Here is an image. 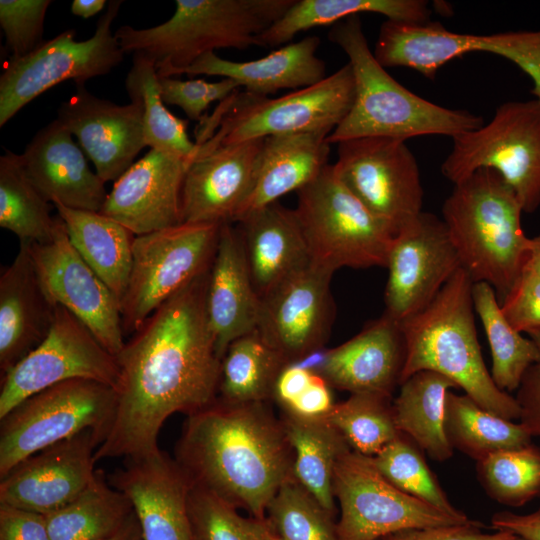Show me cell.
Returning a JSON list of instances; mask_svg holds the SVG:
<instances>
[{"instance_id": "56", "label": "cell", "mask_w": 540, "mask_h": 540, "mask_svg": "<svg viewBox=\"0 0 540 540\" xmlns=\"http://www.w3.org/2000/svg\"><path fill=\"white\" fill-rule=\"evenodd\" d=\"M106 0H74L71 4V12L84 19H88L103 10Z\"/></svg>"}, {"instance_id": "22", "label": "cell", "mask_w": 540, "mask_h": 540, "mask_svg": "<svg viewBox=\"0 0 540 540\" xmlns=\"http://www.w3.org/2000/svg\"><path fill=\"white\" fill-rule=\"evenodd\" d=\"M59 123L78 140L103 182L116 181L147 146L143 110L137 102L119 105L77 84L58 110Z\"/></svg>"}, {"instance_id": "27", "label": "cell", "mask_w": 540, "mask_h": 540, "mask_svg": "<svg viewBox=\"0 0 540 540\" xmlns=\"http://www.w3.org/2000/svg\"><path fill=\"white\" fill-rule=\"evenodd\" d=\"M260 307L239 230L232 223L222 224L206 291L208 319L221 359L234 340L257 330Z\"/></svg>"}, {"instance_id": "26", "label": "cell", "mask_w": 540, "mask_h": 540, "mask_svg": "<svg viewBox=\"0 0 540 540\" xmlns=\"http://www.w3.org/2000/svg\"><path fill=\"white\" fill-rule=\"evenodd\" d=\"M20 157L27 177L50 203L100 212L108 195L105 182L57 119L35 134Z\"/></svg>"}, {"instance_id": "17", "label": "cell", "mask_w": 540, "mask_h": 540, "mask_svg": "<svg viewBox=\"0 0 540 540\" xmlns=\"http://www.w3.org/2000/svg\"><path fill=\"white\" fill-rule=\"evenodd\" d=\"M29 246L48 299L80 319L116 356L125 344L121 303L72 246L58 214L52 240L43 244L29 243Z\"/></svg>"}, {"instance_id": "34", "label": "cell", "mask_w": 540, "mask_h": 540, "mask_svg": "<svg viewBox=\"0 0 540 540\" xmlns=\"http://www.w3.org/2000/svg\"><path fill=\"white\" fill-rule=\"evenodd\" d=\"M360 13H376L387 20L409 24L431 22L428 2L422 0H294L281 18L259 35V46L286 45L302 31L335 24Z\"/></svg>"}, {"instance_id": "1", "label": "cell", "mask_w": 540, "mask_h": 540, "mask_svg": "<svg viewBox=\"0 0 540 540\" xmlns=\"http://www.w3.org/2000/svg\"><path fill=\"white\" fill-rule=\"evenodd\" d=\"M208 274L158 307L116 355V409L96 462L159 449L170 416L192 415L217 399L222 359L206 308Z\"/></svg>"}, {"instance_id": "6", "label": "cell", "mask_w": 540, "mask_h": 540, "mask_svg": "<svg viewBox=\"0 0 540 540\" xmlns=\"http://www.w3.org/2000/svg\"><path fill=\"white\" fill-rule=\"evenodd\" d=\"M294 0H176L166 22L144 29L120 26L115 36L125 54L151 59L158 76L171 77L219 48L259 46L258 37Z\"/></svg>"}, {"instance_id": "12", "label": "cell", "mask_w": 540, "mask_h": 540, "mask_svg": "<svg viewBox=\"0 0 540 540\" xmlns=\"http://www.w3.org/2000/svg\"><path fill=\"white\" fill-rule=\"evenodd\" d=\"M122 0L108 2L92 37L75 40L76 31L67 29L18 59H9L0 76V127L48 89L66 80L76 85L106 75L124 58L111 26Z\"/></svg>"}, {"instance_id": "3", "label": "cell", "mask_w": 540, "mask_h": 540, "mask_svg": "<svg viewBox=\"0 0 540 540\" xmlns=\"http://www.w3.org/2000/svg\"><path fill=\"white\" fill-rule=\"evenodd\" d=\"M328 37L347 55L355 80L353 105L329 134L330 144L363 137L403 141L421 135L454 138L484 124L481 116L439 106L398 83L375 58L359 15L335 24Z\"/></svg>"}, {"instance_id": "32", "label": "cell", "mask_w": 540, "mask_h": 540, "mask_svg": "<svg viewBox=\"0 0 540 540\" xmlns=\"http://www.w3.org/2000/svg\"><path fill=\"white\" fill-rule=\"evenodd\" d=\"M63 220L75 250L98 277L122 301L132 266L135 235L100 212L52 204Z\"/></svg>"}, {"instance_id": "42", "label": "cell", "mask_w": 540, "mask_h": 540, "mask_svg": "<svg viewBox=\"0 0 540 540\" xmlns=\"http://www.w3.org/2000/svg\"><path fill=\"white\" fill-rule=\"evenodd\" d=\"M345 439L350 449L373 457L393 441L397 430L391 396L377 393L351 394L323 416Z\"/></svg>"}, {"instance_id": "43", "label": "cell", "mask_w": 540, "mask_h": 540, "mask_svg": "<svg viewBox=\"0 0 540 540\" xmlns=\"http://www.w3.org/2000/svg\"><path fill=\"white\" fill-rule=\"evenodd\" d=\"M478 480L493 500L520 507L540 496V448L531 443L476 462Z\"/></svg>"}, {"instance_id": "2", "label": "cell", "mask_w": 540, "mask_h": 540, "mask_svg": "<svg viewBox=\"0 0 540 540\" xmlns=\"http://www.w3.org/2000/svg\"><path fill=\"white\" fill-rule=\"evenodd\" d=\"M175 460L194 486L252 517L265 519L280 486L293 476V451L265 402L216 399L187 416Z\"/></svg>"}, {"instance_id": "5", "label": "cell", "mask_w": 540, "mask_h": 540, "mask_svg": "<svg viewBox=\"0 0 540 540\" xmlns=\"http://www.w3.org/2000/svg\"><path fill=\"white\" fill-rule=\"evenodd\" d=\"M523 209L494 170L480 168L461 182L442 207V220L473 283L486 282L500 302L525 268L531 238L523 231Z\"/></svg>"}, {"instance_id": "59", "label": "cell", "mask_w": 540, "mask_h": 540, "mask_svg": "<svg viewBox=\"0 0 540 540\" xmlns=\"http://www.w3.org/2000/svg\"><path fill=\"white\" fill-rule=\"evenodd\" d=\"M530 337L537 344V346L540 349V332L531 334Z\"/></svg>"}, {"instance_id": "41", "label": "cell", "mask_w": 540, "mask_h": 540, "mask_svg": "<svg viewBox=\"0 0 540 540\" xmlns=\"http://www.w3.org/2000/svg\"><path fill=\"white\" fill-rule=\"evenodd\" d=\"M27 177L21 157L10 150L0 156V226L20 242L52 240L55 216L51 205Z\"/></svg>"}, {"instance_id": "60", "label": "cell", "mask_w": 540, "mask_h": 540, "mask_svg": "<svg viewBox=\"0 0 540 540\" xmlns=\"http://www.w3.org/2000/svg\"><path fill=\"white\" fill-rule=\"evenodd\" d=\"M269 540H282L279 536H277L271 529L269 533Z\"/></svg>"}, {"instance_id": "16", "label": "cell", "mask_w": 540, "mask_h": 540, "mask_svg": "<svg viewBox=\"0 0 540 540\" xmlns=\"http://www.w3.org/2000/svg\"><path fill=\"white\" fill-rule=\"evenodd\" d=\"M337 152L339 179L395 235L422 212L419 168L405 141L356 138L338 143Z\"/></svg>"}, {"instance_id": "52", "label": "cell", "mask_w": 540, "mask_h": 540, "mask_svg": "<svg viewBox=\"0 0 540 540\" xmlns=\"http://www.w3.org/2000/svg\"><path fill=\"white\" fill-rule=\"evenodd\" d=\"M515 399L520 409V423L532 437H540V361L525 372Z\"/></svg>"}, {"instance_id": "53", "label": "cell", "mask_w": 540, "mask_h": 540, "mask_svg": "<svg viewBox=\"0 0 540 540\" xmlns=\"http://www.w3.org/2000/svg\"><path fill=\"white\" fill-rule=\"evenodd\" d=\"M331 386L318 373H314L309 386L284 410L303 417H322L334 406Z\"/></svg>"}, {"instance_id": "25", "label": "cell", "mask_w": 540, "mask_h": 540, "mask_svg": "<svg viewBox=\"0 0 540 540\" xmlns=\"http://www.w3.org/2000/svg\"><path fill=\"white\" fill-rule=\"evenodd\" d=\"M406 360L401 323L383 313L354 337L324 353L316 370L339 390L391 396Z\"/></svg>"}, {"instance_id": "51", "label": "cell", "mask_w": 540, "mask_h": 540, "mask_svg": "<svg viewBox=\"0 0 540 540\" xmlns=\"http://www.w3.org/2000/svg\"><path fill=\"white\" fill-rule=\"evenodd\" d=\"M0 540H51L43 514L0 505Z\"/></svg>"}, {"instance_id": "36", "label": "cell", "mask_w": 540, "mask_h": 540, "mask_svg": "<svg viewBox=\"0 0 540 540\" xmlns=\"http://www.w3.org/2000/svg\"><path fill=\"white\" fill-rule=\"evenodd\" d=\"M133 512L129 498L96 470L76 498L44 517L51 540H101L119 531Z\"/></svg>"}, {"instance_id": "19", "label": "cell", "mask_w": 540, "mask_h": 540, "mask_svg": "<svg viewBox=\"0 0 540 540\" xmlns=\"http://www.w3.org/2000/svg\"><path fill=\"white\" fill-rule=\"evenodd\" d=\"M334 271L311 262L261 298L257 332L288 364H298L326 343L335 317Z\"/></svg>"}, {"instance_id": "13", "label": "cell", "mask_w": 540, "mask_h": 540, "mask_svg": "<svg viewBox=\"0 0 540 540\" xmlns=\"http://www.w3.org/2000/svg\"><path fill=\"white\" fill-rule=\"evenodd\" d=\"M333 492L340 506L339 540H381L403 530L473 522L399 490L378 472L371 457L353 450L336 462Z\"/></svg>"}, {"instance_id": "20", "label": "cell", "mask_w": 540, "mask_h": 540, "mask_svg": "<svg viewBox=\"0 0 540 540\" xmlns=\"http://www.w3.org/2000/svg\"><path fill=\"white\" fill-rule=\"evenodd\" d=\"M103 440V434L85 430L24 459L0 478V505L43 515L65 506L94 478Z\"/></svg>"}, {"instance_id": "28", "label": "cell", "mask_w": 540, "mask_h": 540, "mask_svg": "<svg viewBox=\"0 0 540 540\" xmlns=\"http://www.w3.org/2000/svg\"><path fill=\"white\" fill-rule=\"evenodd\" d=\"M38 278L28 242L0 276V375L38 346L48 334L56 309Z\"/></svg>"}, {"instance_id": "48", "label": "cell", "mask_w": 540, "mask_h": 540, "mask_svg": "<svg viewBox=\"0 0 540 540\" xmlns=\"http://www.w3.org/2000/svg\"><path fill=\"white\" fill-rule=\"evenodd\" d=\"M158 77L163 102L179 106L189 119L198 121H202L203 113L212 102L224 101L241 87L230 78L207 82L203 79L183 81L172 77Z\"/></svg>"}, {"instance_id": "57", "label": "cell", "mask_w": 540, "mask_h": 540, "mask_svg": "<svg viewBox=\"0 0 540 540\" xmlns=\"http://www.w3.org/2000/svg\"><path fill=\"white\" fill-rule=\"evenodd\" d=\"M101 540H143L141 529L134 512L119 531Z\"/></svg>"}, {"instance_id": "55", "label": "cell", "mask_w": 540, "mask_h": 540, "mask_svg": "<svg viewBox=\"0 0 540 540\" xmlns=\"http://www.w3.org/2000/svg\"><path fill=\"white\" fill-rule=\"evenodd\" d=\"M491 524L496 530H504L526 540H540V507L526 515L509 511L493 514Z\"/></svg>"}, {"instance_id": "15", "label": "cell", "mask_w": 540, "mask_h": 540, "mask_svg": "<svg viewBox=\"0 0 540 540\" xmlns=\"http://www.w3.org/2000/svg\"><path fill=\"white\" fill-rule=\"evenodd\" d=\"M119 377L116 356L80 319L58 306L44 340L1 377L0 419L28 397L61 382L87 379L116 389Z\"/></svg>"}, {"instance_id": "46", "label": "cell", "mask_w": 540, "mask_h": 540, "mask_svg": "<svg viewBox=\"0 0 540 540\" xmlns=\"http://www.w3.org/2000/svg\"><path fill=\"white\" fill-rule=\"evenodd\" d=\"M188 506L195 540H269L266 518H246L233 505L193 484Z\"/></svg>"}, {"instance_id": "58", "label": "cell", "mask_w": 540, "mask_h": 540, "mask_svg": "<svg viewBox=\"0 0 540 540\" xmlns=\"http://www.w3.org/2000/svg\"><path fill=\"white\" fill-rule=\"evenodd\" d=\"M525 268L540 275V234L531 238Z\"/></svg>"}, {"instance_id": "8", "label": "cell", "mask_w": 540, "mask_h": 540, "mask_svg": "<svg viewBox=\"0 0 540 540\" xmlns=\"http://www.w3.org/2000/svg\"><path fill=\"white\" fill-rule=\"evenodd\" d=\"M297 195L294 212L313 263L334 272L386 267L395 234L344 185L333 165Z\"/></svg>"}, {"instance_id": "38", "label": "cell", "mask_w": 540, "mask_h": 540, "mask_svg": "<svg viewBox=\"0 0 540 540\" xmlns=\"http://www.w3.org/2000/svg\"><path fill=\"white\" fill-rule=\"evenodd\" d=\"M284 357L254 331L234 340L221 362L218 399L232 404L265 402L273 397Z\"/></svg>"}, {"instance_id": "45", "label": "cell", "mask_w": 540, "mask_h": 540, "mask_svg": "<svg viewBox=\"0 0 540 540\" xmlns=\"http://www.w3.org/2000/svg\"><path fill=\"white\" fill-rule=\"evenodd\" d=\"M265 518L282 540H339L333 516L294 476L280 486Z\"/></svg>"}, {"instance_id": "4", "label": "cell", "mask_w": 540, "mask_h": 540, "mask_svg": "<svg viewBox=\"0 0 540 540\" xmlns=\"http://www.w3.org/2000/svg\"><path fill=\"white\" fill-rule=\"evenodd\" d=\"M472 287L470 276L460 268L426 308L401 322L406 360L400 384L416 372H436L484 409L508 420L519 419L516 399L496 386L484 363Z\"/></svg>"}, {"instance_id": "49", "label": "cell", "mask_w": 540, "mask_h": 540, "mask_svg": "<svg viewBox=\"0 0 540 540\" xmlns=\"http://www.w3.org/2000/svg\"><path fill=\"white\" fill-rule=\"evenodd\" d=\"M499 304L517 332L529 335L540 332V275L523 269Z\"/></svg>"}, {"instance_id": "31", "label": "cell", "mask_w": 540, "mask_h": 540, "mask_svg": "<svg viewBox=\"0 0 540 540\" xmlns=\"http://www.w3.org/2000/svg\"><path fill=\"white\" fill-rule=\"evenodd\" d=\"M319 45V37L308 36L283 45L265 57L244 62L223 59L208 52L180 74L230 78L246 92L268 97L282 89L315 85L327 77L325 62L316 56Z\"/></svg>"}, {"instance_id": "44", "label": "cell", "mask_w": 540, "mask_h": 540, "mask_svg": "<svg viewBox=\"0 0 540 540\" xmlns=\"http://www.w3.org/2000/svg\"><path fill=\"white\" fill-rule=\"evenodd\" d=\"M371 459L378 472L399 490L447 513L464 514L452 505L422 450L406 435L400 433Z\"/></svg>"}, {"instance_id": "37", "label": "cell", "mask_w": 540, "mask_h": 540, "mask_svg": "<svg viewBox=\"0 0 540 540\" xmlns=\"http://www.w3.org/2000/svg\"><path fill=\"white\" fill-rule=\"evenodd\" d=\"M444 430L451 447L476 462L501 450L526 446L532 438L521 423L493 414L468 395L451 390L445 398Z\"/></svg>"}, {"instance_id": "23", "label": "cell", "mask_w": 540, "mask_h": 540, "mask_svg": "<svg viewBox=\"0 0 540 540\" xmlns=\"http://www.w3.org/2000/svg\"><path fill=\"white\" fill-rule=\"evenodd\" d=\"M190 163L150 149L108 192L100 213L135 236L181 224V193Z\"/></svg>"}, {"instance_id": "35", "label": "cell", "mask_w": 540, "mask_h": 540, "mask_svg": "<svg viewBox=\"0 0 540 540\" xmlns=\"http://www.w3.org/2000/svg\"><path fill=\"white\" fill-rule=\"evenodd\" d=\"M453 388L458 387L447 377L419 371L400 384L392 402L397 430L439 462L448 460L454 450L444 430L445 398Z\"/></svg>"}, {"instance_id": "39", "label": "cell", "mask_w": 540, "mask_h": 540, "mask_svg": "<svg viewBox=\"0 0 540 540\" xmlns=\"http://www.w3.org/2000/svg\"><path fill=\"white\" fill-rule=\"evenodd\" d=\"M125 89L131 102H137L142 107L147 146L180 157L191 164L199 145L192 142L187 134L188 121L178 118L165 107L157 68L151 59L133 55L125 79Z\"/></svg>"}, {"instance_id": "50", "label": "cell", "mask_w": 540, "mask_h": 540, "mask_svg": "<svg viewBox=\"0 0 540 540\" xmlns=\"http://www.w3.org/2000/svg\"><path fill=\"white\" fill-rule=\"evenodd\" d=\"M481 524H469L403 530L381 540H510L513 533L497 530L489 534L480 530Z\"/></svg>"}, {"instance_id": "29", "label": "cell", "mask_w": 540, "mask_h": 540, "mask_svg": "<svg viewBox=\"0 0 540 540\" xmlns=\"http://www.w3.org/2000/svg\"><path fill=\"white\" fill-rule=\"evenodd\" d=\"M237 223L251 279L260 298L312 262L294 210L274 202L250 212Z\"/></svg>"}, {"instance_id": "33", "label": "cell", "mask_w": 540, "mask_h": 540, "mask_svg": "<svg viewBox=\"0 0 540 540\" xmlns=\"http://www.w3.org/2000/svg\"><path fill=\"white\" fill-rule=\"evenodd\" d=\"M281 422L293 451V476L334 517V468L351 450L349 445L323 416L303 417L284 410Z\"/></svg>"}, {"instance_id": "18", "label": "cell", "mask_w": 540, "mask_h": 540, "mask_svg": "<svg viewBox=\"0 0 540 540\" xmlns=\"http://www.w3.org/2000/svg\"><path fill=\"white\" fill-rule=\"evenodd\" d=\"M386 268L384 314L401 323L426 308L462 267L443 220L422 211L394 236Z\"/></svg>"}, {"instance_id": "7", "label": "cell", "mask_w": 540, "mask_h": 540, "mask_svg": "<svg viewBox=\"0 0 540 540\" xmlns=\"http://www.w3.org/2000/svg\"><path fill=\"white\" fill-rule=\"evenodd\" d=\"M355 80L349 63L315 85L269 98L240 89L220 102L195 133L207 151L270 136L314 130L333 131L349 113Z\"/></svg>"}, {"instance_id": "24", "label": "cell", "mask_w": 540, "mask_h": 540, "mask_svg": "<svg viewBox=\"0 0 540 540\" xmlns=\"http://www.w3.org/2000/svg\"><path fill=\"white\" fill-rule=\"evenodd\" d=\"M264 139L212 150L198 149L189 165L181 193V223L236 222L253 181Z\"/></svg>"}, {"instance_id": "11", "label": "cell", "mask_w": 540, "mask_h": 540, "mask_svg": "<svg viewBox=\"0 0 540 540\" xmlns=\"http://www.w3.org/2000/svg\"><path fill=\"white\" fill-rule=\"evenodd\" d=\"M220 229V224L181 223L134 237L121 301L125 335L133 334L165 301L210 269Z\"/></svg>"}, {"instance_id": "54", "label": "cell", "mask_w": 540, "mask_h": 540, "mask_svg": "<svg viewBox=\"0 0 540 540\" xmlns=\"http://www.w3.org/2000/svg\"><path fill=\"white\" fill-rule=\"evenodd\" d=\"M315 371L298 364L287 365L277 378L273 397L282 406L289 407L309 386Z\"/></svg>"}, {"instance_id": "10", "label": "cell", "mask_w": 540, "mask_h": 540, "mask_svg": "<svg viewBox=\"0 0 540 540\" xmlns=\"http://www.w3.org/2000/svg\"><path fill=\"white\" fill-rule=\"evenodd\" d=\"M116 409V390L94 380L73 379L48 387L0 419V478L29 456L85 430L106 437Z\"/></svg>"}, {"instance_id": "30", "label": "cell", "mask_w": 540, "mask_h": 540, "mask_svg": "<svg viewBox=\"0 0 540 540\" xmlns=\"http://www.w3.org/2000/svg\"><path fill=\"white\" fill-rule=\"evenodd\" d=\"M330 133L314 130L264 138L251 189L236 222L292 191L298 192L318 177L328 165Z\"/></svg>"}, {"instance_id": "9", "label": "cell", "mask_w": 540, "mask_h": 540, "mask_svg": "<svg viewBox=\"0 0 540 540\" xmlns=\"http://www.w3.org/2000/svg\"><path fill=\"white\" fill-rule=\"evenodd\" d=\"M453 139L441 166L457 184L480 168L496 171L510 186L525 213L540 206V101H509L476 130Z\"/></svg>"}, {"instance_id": "14", "label": "cell", "mask_w": 540, "mask_h": 540, "mask_svg": "<svg viewBox=\"0 0 540 540\" xmlns=\"http://www.w3.org/2000/svg\"><path fill=\"white\" fill-rule=\"evenodd\" d=\"M472 52L513 62L530 77L531 94L540 101V30L475 35L449 31L437 22L419 25L386 20L373 54L384 68L406 67L433 79L444 64Z\"/></svg>"}, {"instance_id": "40", "label": "cell", "mask_w": 540, "mask_h": 540, "mask_svg": "<svg viewBox=\"0 0 540 540\" xmlns=\"http://www.w3.org/2000/svg\"><path fill=\"white\" fill-rule=\"evenodd\" d=\"M472 297L490 345L491 377L502 391L517 390L527 369L540 361V349L509 324L490 284L473 283Z\"/></svg>"}, {"instance_id": "47", "label": "cell", "mask_w": 540, "mask_h": 540, "mask_svg": "<svg viewBox=\"0 0 540 540\" xmlns=\"http://www.w3.org/2000/svg\"><path fill=\"white\" fill-rule=\"evenodd\" d=\"M51 0H0V26L9 59L37 49L43 40L45 16Z\"/></svg>"}, {"instance_id": "61", "label": "cell", "mask_w": 540, "mask_h": 540, "mask_svg": "<svg viewBox=\"0 0 540 540\" xmlns=\"http://www.w3.org/2000/svg\"><path fill=\"white\" fill-rule=\"evenodd\" d=\"M510 540H526L518 535L513 534L512 538Z\"/></svg>"}, {"instance_id": "21", "label": "cell", "mask_w": 540, "mask_h": 540, "mask_svg": "<svg viewBox=\"0 0 540 540\" xmlns=\"http://www.w3.org/2000/svg\"><path fill=\"white\" fill-rule=\"evenodd\" d=\"M107 479L132 503L143 540H195L188 506L192 483L166 452L126 458Z\"/></svg>"}]
</instances>
